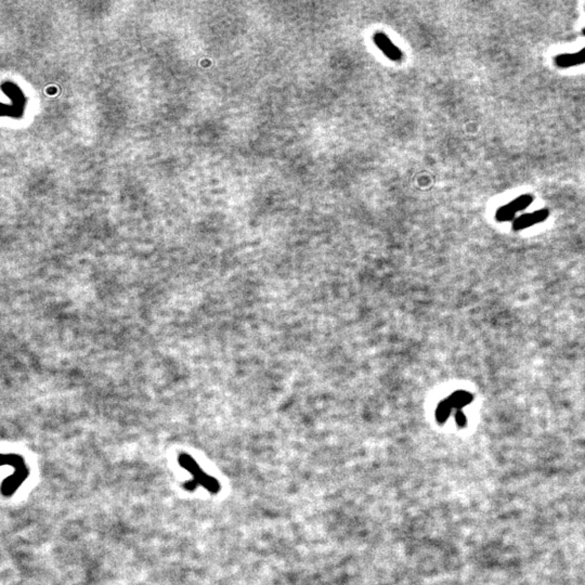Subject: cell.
Returning a JSON list of instances; mask_svg holds the SVG:
<instances>
[{
	"label": "cell",
	"instance_id": "cell-1",
	"mask_svg": "<svg viewBox=\"0 0 585 585\" xmlns=\"http://www.w3.org/2000/svg\"><path fill=\"white\" fill-rule=\"evenodd\" d=\"M532 202L533 198L529 194L518 196L517 199L509 203V204L499 208L497 215H495V218H497V220L500 222H506L511 221V220H515V215L518 212L523 211L524 208H527L529 205L532 204Z\"/></svg>",
	"mask_w": 585,
	"mask_h": 585
},
{
	"label": "cell",
	"instance_id": "cell-2",
	"mask_svg": "<svg viewBox=\"0 0 585 585\" xmlns=\"http://www.w3.org/2000/svg\"><path fill=\"white\" fill-rule=\"evenodd\" d=\"M548 215H550V212L547 210H540L538 212L531 214L521 215L520 217H518L514 220V222H512V229L515 231L527 229L529 226H532L535 223L544 221V220L548 218Z\"/></svg>",
	"mask_w": 585,
	"mask_h": 585
},
{
	"label": "cell",
	"instance_id": "cell-3",
	"mask_svg": "<svg viewBox=\"0 0 585 585\" xmlns=\"http://www.w3.org/2000/svg\"><path fill=\"white\" fill-rule=\"evenodd\" d=\"M375 45L383 51L384 55L393 61H400L402 58L401 50L392 44V41L384 33H376L374 36Z\"/></svg>",
	"mask_w": 585,
	"mask_h": 585
},
{
	"label": "cell",
	"instance_id": "cell-4",
	"mask_svg": "<svg viewBox=\"0 0 585 585\" xmlns=\"http://www.w3.org/2000/svg\"><path fill=\"white\" fill-rule=\"evenodd\" d=\"M555 63L558 68H571L585 63V48L577 53H563L555 58Z\"/></svg>",
	"mask_w": 585,
	"mask_h": 585
},
{
	"label": "cell",
	"instance_id": "cell-5",
	"mask_svg": "<svg viewBox=\"0 0 585 585\" xmlns=\"http://www.w3.org/2000/svg\"><path fill=\"white\" fill-rule=\"evenodd\" d=\"M449 400H450V402H451L453 408L461 409L473 401V395L467 391L459 390V391H456V392L453 393L452 396H450Z\"/></svg>",
	"mask_w": 585,
	"mask_h": 585
},
{
	"label": "cell",
	"instance_id": "cell-6",
	"mask_svg": "<svg viewBox=\"0 0 585 585\" xmlns=\"http://www.w3.org/2000/svg\"><path fill=\"white\" fill-rule=\"evenodd\" d=\"M453 407L450 402L449 398L445 399L444 401L441 402L439 404V407L437 409V419L440 423H443L446 421L447 417H449L451 411H452Z\"/></svg>",
	"mask_w": 585,
	"mask_h": 585
},
{
	"label": "cell",
	"instance_id": "cell-7",
	"mask_svg": "<svg viewBox=\"0 0 585 585\" xmlns=\"http://www.w3.org/2000/svg\"><path fill=\"white\" fill-rule=\"evenodd\" d=\"M455 419H456V422H457V425H459V426H464L465 424H466V417H465V415L463 414V412H461V411L456 412Z\"/></svg>",
	"mask_w": 585,
	"mask_h": 585
},
{
	"label": "cell",
	"instance_id": "cell-8",
	"mask_svg": "<svg viewBox=\"0 0 585 585\" xmlns=\"http://www.w3.org/2000/svg\"><path fill=\"white\" fill-rule=\"evenodd\" d=\"M583 35H584V36H585V28H584V29H583Z\"/></svg>",
	"mask_w": 585,
	"mask_h": 585
}]
</instances>
